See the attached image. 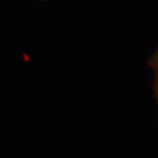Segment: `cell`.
Listing matches in <instances>:
<instances>
[{"label": "cell", "mask_w": 158, "mask_h": 158, "mask_svg": "<svg viewBox=\"0 0 158 158\" xmlns=\"http://www.w3.org/2000/svg\"><path fill=\"white\" fill-rule=\"evenodd\" d=\"M155 90H156V97H157V102H158V79H156V83H155Z\"/></svg>", "instance_id": "obj_2"}, {"label": "cell", "mask_w": 158, "mask_h": 158, "mask_svg": "<svg viewBox=\"0 0 158 158\" xmlns=\"http://www.w3.org/2000/svg\"><path fill=\"white\" fill-rule=\"evenodd\" d=\"M151 66H152V68L155 69V72H156V79H158V49L155 53L152 59H151Z\"/></svg>", "instance_id": "obj_1"}]
</instances>
